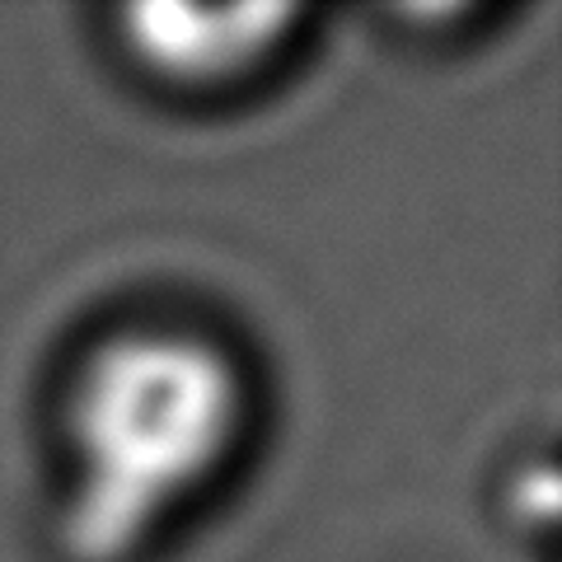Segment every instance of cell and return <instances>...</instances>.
I'll list each match as a JSON object with an SVG mask.
<instances>
[{
    "instance_id": "obj_1",
    "label": "cell",
    "mask_w": 562,
    "mask_h": 562,
    "mask_svg": "<svg viewBox=\"0 0 562 562\" xmlns=\"http://www.w3.org/2000/svg\"><path fill=\"white\" fill-rule=\"evenodd\" d=\"M76 487L61 539L76 562H122L225 460L239 380L183 333H127L85 366L76 394Z\"/></svg>"
},
{
    "instance_id": "obj_2",
    "label": "cell",
    "mask_w": 562,
    "mask_h": 562,
    "mask_svg": "<svg viewBox=\"0 0 562 562\" xmlns=\"http://www.w3.org/2000/svg\"><path fill=\"white\" fill-rule=\"evenodd\" d=\"M291 20L286 5H140L122 14L136 57L183 85L235 80L268 57Z\"/></svg>"
}]
</instances>
